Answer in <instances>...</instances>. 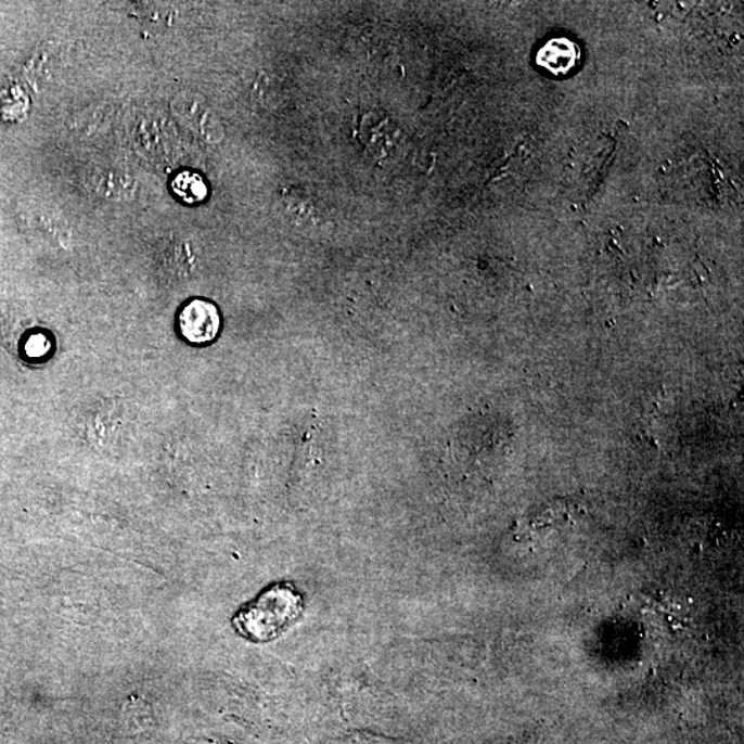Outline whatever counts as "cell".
I'll list each match as a JSON object with an SVG mask.
<instances>
[{
    "label": "cell",
    "mask_w": 744,
    "mask_h": 744,
    "mask_svg": "<svg viewBox=\"0 0 744 744\" xmlns=\"http://www.w3.org/2000/svg\"><path fill=\"white\" fill-rule=\"evenodd\" d=\"M304 599L292 583H277L265 589L234 614L233 629L253 642L277 640L304 613Z\"/></svg>",
    "instance_id": "cell-1"
},
{
    "label": "cell",
    "mask_w": 744,
    "mask_h": 744,
    "mask_svg": "<svg viewBox=\"0 0 744 744\" xmlns=\"http://www.w3.org/2000/svg\"><path fill=\"white\" fill-rule=\"evenodd\" d=\"M181 333L193 344H205L216 338L219 330V315L213 304L196 299L182 309Z\"/></svg>",
    "instance_id": "cell-2"
},
{
    "label": "cell",
    "mask_w": 744,
    "mask_h": 744,
    "mask_svg": "<svg viewBox=\"0 0 744 744\" xmlns=\"http://www.w3.org/2000/svg\"><path fill=\"white\" fill-rule=\"evenodd\" d=\"M582 52L567 38L550 39L537 54V64L554 76H565L579 65Z\"/></svg>",
    "instance_id": "cell-3"
},
{
    "label": "cell",
    "mask_w": 744,
    "mask_h": 744,
    "mask_svg": "<svg viewBox=\"0 0 744 744\" xmlns=\"http://www.w3.org/2000/svg\"><path fill=\"white\" fill-rule=\"evenodd\" d=\"M171 188L175 195L188 205H196L207 197L206 182L195 172H181L171 182Z\"/></svg>",
    "instance_id": "cell-4"
}]
</instances>
